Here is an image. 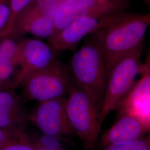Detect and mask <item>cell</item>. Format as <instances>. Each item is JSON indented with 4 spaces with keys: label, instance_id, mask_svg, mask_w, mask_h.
Wrapping results in <instances>:
<instances>
[{
    "label": "cell",
    "instance_id": "30bf717a",
    "mask_svg": "<svg viewBox=\"0 0 150 150\" xmlns=\"http://www.w3.org/2000/svg\"><path fill=\"white\" fill-rule=\"evenodd\" d=\"M142 77L135 84L129 94L120 103L122 114L128 113L139 118L150 125V61L143 64L141 72Z\"/></svg>",
    "mask_w": 150,
    "mask_h": 150
},
{
    "label": "cell",
    "instance_id": "5b68a950",
    "mask_svg": "<svg viewBox=\"0 0 150 150\" xmlns=\"http://www.w3.org/2000/svg\"><path fill=\"white\" fill-rule=\"evenodd\" d=\"M121 11L78 18L47 39V43L55 51H74L81 41L92 35L134 15Z\"/></svg>",
    "mask_w": 150,
    "mask_h": 150
},
{
    "label": "cell",
    "instance_id": "e0dca14e",
    "mask_svg": "<svg viewBox=\"0 0 150 150\" xmlns=\"http://www.w3.org/2000/svg\"><path fill=\"white\" fill-rule=\"evenodd\" d=\"M33 1V0H10L11 17L9 22L4 30L6 36H9L11 34L17 16Z\"/></svg>",
    "mask_w": 150,
    "mask_h": 150
},
{
    "label": "cell",
    "instance_id": "7402d4cb",
    "mask_svg": "<svg viewBox=\"0 0 150 150\" xmlns=\"http://www.w3.org/2000/svg\"><path fill=\"white\" fill-rule=\"evenodd\" d=\"M144 1H145L147 4H150V0H144Z\"/></svg>",
    "mask_w": 150,
    "mask_h": 150
},
{
    "label": "cell",
    "instance_id": "8fae6325",
    "mask_svg": "<svg viewBox=\"0 0 150 150\" xmlns=\"http://www.w3.org/2000/svg\"><path fill=\"white\" fill-rule=\"evenodd\" d=\"M149 131L150 125L134 115L125 113L102 134L100 144L105 148L110 145L132 141L145 137Z\"/></svg>",
    "mask_w": 150,
    "mask_h": 150
},
{
    "label": "cell",
    "instance_id": "277c9868",
    "mask_svg": "<svg viewBox=\"0 0 150 150\" xmlns=\"http://www.w3.org/2000/svg\"><path fill=\"white\" fill-rule=\"evenodd\" d=\"M70 124L85 150H94L101 131L100 111L89 96L73 82L66 98Z\"/></svg>",
    "mask_w": 150,
    "mask_h": 150
},
{
    "label": "cell",
    "instance_id": "7c38bea8",
    "mask_svg": "<svg viewBox=\"0 0 150 150\" xmlns=\"http://www.w3.org/2000/svg\"><path fill=\"white\" fill-rule=\"evenodd\" d=\"M54 10L38 14H19L11 34H30L36 38L48 39L55 33Z\"/></svg>",
    "mask_w": 150,
    "mask_h": 150
},
{
    "label": "cell",
    "instance_id": "ffe728a7",
    "mask_svg": "<svg viewBox=\"0 0 150 150\" xmlns=\"http://www.w3.org/2000/svg\"><path fill=\"white\" fill-rule=\"evenodd\" d=\"M31 138V137H30ZM31 141H32V144L33 145V146L35 147V148L36 149V150H46L45 148H44L43 146L41 144H40L38 141L33 139V138H31Z\"/></svg>",
    "mask_w": 150,
    "mask_h": 150
},
{
    "label": "cell",
    "instance_id": "44dd1931",
    "mask_svg": "<svg viewBox=\"0 0 150 150\" xmlns=\"http://www.w3.org/2000/svg\"><path fill=\"white\" fill-rule=\"evenodd\" d=\"M5 32H4V31H0V41H1V40L5 37Z\"/></svg>",
    "mask_w": 150,
    "mask_h": 150
},
{
    "label": "cell",
    "instance_id": "3957f363",
    "mask_svg": "<svg viewBox=\"0 0 150 150\" xmlns=\"http://www.w3.org/2000/svg\"><path fill=\"white\" fill-rule=\"evenodd\" d=\"M142 47L118 60L110 71L99 116L101 127L110 113L118 107L132 89L137 75L141 74L143 65L141 61Z\"/></svg>",
    "mask_w": 150,
    "mask_h": 150
},
{
    "label": "cell",
    "instance_id": "2e32d148",
    "mask_svg": "<svg viewBox=\"0 0 150 150\" xmlns=\"http://www.w3.org/2000/svg\"><path fill=\"white\" fill-rule=\"evenodd\" d=\"M103 150H150V136H147L132 141L110 145Z\"/></svg>",
    "mask_w": 150,
    "mask_h": 150
},
{
    "label": "cell",
    "instance_id": "d6986e66",
    "mask_svg": "<svg viewBox=\"0 0 150 150\" xmlns=\"http://www.w3.org/2000/svg\"><path fill=\"white\" fill-rule=\"evenodd\" d=\"M11 136L12 133L10 132L0 129V150H2L4 146L11 139Z\"/></svg>",
    "mask_w": 150,
    "mask_h": 150
},
{
    "label": "cell",
    "instance_id": "ba28073f",
    "mask_svg": "<svg viewBox=\"0 0 150 150\" xmlns=\"http://www.w3.org/2000/svg\"><path fill=\"white\" fill-rule=\"evenodd\" d=\"M55 52L48 43L38 39L25 38L18 41L17 67L19 69L11 86L21 85L28 76L52 64L56 60Z\"/></svg>",
    "mask_w": 150,
    "mask_h": 150
},
{
    "label": "cell",
    "instance_id": "ac0fdd59",
    "mask_svg": "<svg viewBox=\"0 0 150 150\" xmlns=\"http://www.w3.org/2000/svg\"><path fill=\"white\" fill-rule=\"evenodd\" d=\"M11 17L10 0H0V31L5 30Z\"/></svg>",
    "mask_w": 150,
    "mask_h": 150
},
{
    "label": "cell",
    "instance_id": "9a60e30c",
    "mask_svg": "<svg viewBox=\"0 0 150 150\" xmlns=\"http://www.w3.org/2000/svg\"><path fill=\"white\" fill-rule=\"evenodd\" d=\"M2 150H36L32 144L31 138L23 129L13 132L11 139Z\"/></svg>",
    "mask_w": 150,
    "mask_h": 150
},
{
    "label": "cell",
    "instance_id": "8992f818",
    "mask_svg": "<svg viewBox=\"0 0 150 150\" xmlns=\"http://www.w3.org/2000/svg\"><path fill=\"white\" fill-rule=\"evenodd\" d=\"M73 81L67 67L59 60L28 76L22 82L29 100L43 102L69 95Z\"/></svg>",
    "mask_w": 150,
    "mask_h": 150
},
{
    "label": "cell",
    "instance_id": "4fadbf2b",
    "mask_svg": "<svg viewBox=\"0 0 150 150\" xmlns=\"http://www.w3.org/2000/svg\"><path fill=\"white\" fill-rule=\"evenodd\" d=\"M26 118L18 98L10 91H0V129L10 132L21 129Z\"/></svg>",
    "mask_w": 150,
    "mask_h": 150
},
{
    "label": "cell",
    "instance_id": "9c48e42d",
    "mask_svg": "<svg viewBox=\"0 0 150 150\" xmlns=\"http://www.w3.org/2000/svg\"><path fill=\"white\" fill-rule=\"evenodd\" d=\"M66 98L40 102L32 113L31 121L43 134L61 138L75 134L66 112Z\"/></svg>",
    "mask_w": 150,
    "mask_h": 150
},
{
    "label": "cell",
    "instance_id": "7a4b0ae2",
    "mask_svg": "<svg viewBox=\"0 0 150 150\" xmlns=\"http://www.w3.org/2000/svg\"><path fill=\"white\" fill-rule=\"evenodd\" d=\"M150 24V13H135L94 33L104 56L107 74L118 60L143 46Z\"/></svg>",
    "mask_w": 150,
    "mask_h": 150
},
{
    "label": "cell",
    "instance_id": "5bb4252c",
    "mask_svg": "<svg viewBox=\"0 0 150 150\" xmlns=\"http://www.w3.org/2000/svg\"><path fill=\"white\" fill-rule=\"evenodd\" d=\"M18 41L12 35L0 41V87L13 75L17 67Z\"/></svg>",
    "mask_w": 150,
    "mask_h": 150
},
{
    "label": "cell",
    "instance_id": "52a82bcc",
    "mask_svg": "<svg viewBox=\"0 0 150 150\" xmlns=\"http://www.w3.org/2000/svg\"><path fill=\"white\" fill-rule=\"evenodd\" d=\"M127 0H60L54 12L55 33L78 18L126 11Z\"/></svg>",
    "mask_w": 150,
    "mask_h": 150
},
{
    "label": "cell",
    "instance_id": "6da1fadb",
    "mask_svg": "<svg viewBox=\"0 0 150 150\" xmlns=\"http://www.w3.org/2000/svg\"><path fill=\"white\" fill-rule=\"evenodd\" d=\"M70 71L73 82L89 96L100 112L108 74L104 56L94 33L85 38L82 46L72 56Z\"/></svg>",
    "mask_w": 150,
    "mask_h": 150
}]
</instances>
